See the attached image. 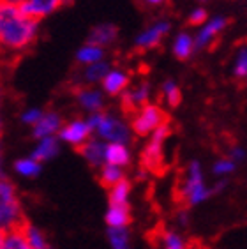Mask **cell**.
I'll return each instance as SVG.
<instances>
[{
  "label": "cell",
  "instance_id": "cell-1",
  "mask_svg": "<svg viewBox=\"0 0 247 249\" xmlns=\"http://www.w3.org/2000/svg\"><path fill=\"white\" fill-rule=\"evenodd\" d=\"M39 21L29 18L19 5L0 0V46L11 52H23L37 39Z\"/></svg>",
  "mask_w": 247,
  "mask_h": 249
},
{
  "label": "cell",
  "instance_id": "cell-2",
  "mask_svg": "<svg viewBox=\"0 0 247 249\" xmlns=\"http://www.w3.org/2000/svg\"><path fill=\"white\" fill-rule=\"evenodd\" d=\"M90 125L92 133L105 143H127L131 140V125L122 119V117L111 115V113H103V111H95L90 113L87 119Z\"/></svg>",
  "mask_w": 247,
  "mask_h": 249
},
{
  "label": "cell",
  "instance_id": "cell-3",
  "mask_svg": "<svg viewBox=\"0 0 247 249\" xmlns=\"http://www.w3.org/2000/svg\"><path fill=\"white\" fill-rule=\"evenodd\" d=\"M23 221V209L18 191L7 178H0V231L18 230Z\"/></svg>",
  "mask_w": 247,
  "mask_h": 249
},
{
  "label": "cell",
  "instance_id": "cell-4",
  "mask_svg": "<svg viewBox=\"0 0 247 249\" xmlns=\"http://www.w3.org/2000/svg\"><path fill=\"white\" fill-rule=\"evenodd\" d=\"M212 195V187L205 180L203 166L200 161H191L185 170L184 182L180 186V198L187 205H201Z\"/></svg>",
  "mask_w": 247,
  "mask_h": 249
},
{
  "label": "cell",
  "instance_id": "cell-5",
  "mask_svg": "<svg viewBox=\"0 0 247 249\" xmlns=\"http://www.w3.org/2000/svg\"><path fill=\"white\" fill-rule=\"evenodd\" d=\"M170 138V127L166 124L159 125L154 133L148 134V142L143 147L141 152V164L143 170H159L162 166V158H164V143Z\"/></svg>",
  "mask_w": 247,
  "mask_h": 249
},
{
  "label": "cell",
  "instance_id": "cell-6",
  "mask_svg": "<svg viewBox=\"0 0 247 249\" xmlns=\"http://www.w3.org/2000/svg\"><path fill=\"white\" fill-rule=\"evenodd\" d=\"M164 111L159 105H152V103H147V105L140 106L136 113H134L133 120H131V131L140 136H148L150 133L159 127V125L164 124Z\"/></svg>",
  "mask_w": 247,
  "mask_h": 249
},
{
  "label": "cell",
  "instance_id": "cell-7",
  "mask_svg": "<svg viewBox=\"0 0 247 249\" xmlns=\"http://www.w3.org/2000/svg\"><path fill=\"white\" fill-rule=\"evenodd\" d=\"M228 27V19L224 16H214V18H209L203 25H200V30L194 37V48L196 50H203L209 48L210 44L215 43V39L224 32V29Z\"/></svg>",
  "mask_w": 247,
  "mask_h": 249
},
{
  "label": "cell",
  "instance_id": "cell-8",
  "mask_svg": "<svg viewBox=\"0 0 247 249\" xmlns=\"http://www.w3.org/2000/svg\"><path fill=\"white\" fill-rule=\"evenodd\" d=\"M58 134H60L58 140L64 142V143L72 145V147H81L87 140L92 138V129L87 120L74 119V120H69L67 124H62Z\"/></svg>",
  "mask_w": 247,
  "mask_h": 249
},
{
  "label": "cell",
  "instance_id": "cell-9",
  "mask_svg": "<svg viewBox=\"0 0 247 249\" xmlns=\"http://www.w3.org/2000/svg\"><path fill=\"white\" fill-rule=\"evenodd\" d=\"M171 25L170 21L166 19H159L156 23H152L150 27H147L145 30L138 34V37H136V46L140 50H152L156 46L162 43V39L166 37L168 34H170Z\"/></svg>",
  "mask_w": 247,
  "mask_h": 249
},
{
  "label": "cell",
  "instance_id": "cell-10",
  "mask_svg": "<svg viewBox=\"0 0 247 249\" xmlns=\"http://www.w3.org/2000/svg\"><path fill=\"white\" fill-rule=\"evenodd\" d=\"M150 97H152V87H150V83L141 82L136 87L125 89L122 92V105L127 110H138L140 106L147 105Z\"/></svg>",
  "mask_w": 247,
  "mask_h": 249
},
{
  "label": "cell",
  "instance_id": "cell-11",
  "mask_svg": "<svg viewBox=\"0 0 247 249\" xmlns=\"http://www.w3.org/2000/svg\"><path fill=\"white\" fill-rule=\"evenodd\" d=\"M62 4H64V0H25L23 4H19V9L29 18L39 21L41 18L53 15Z\"/></svg>",
  "mask_w": 247,
  "mask_h": 249
},
{
  "label": "cell",
  "instance_id": "cell-12",
  "mask_svg": "<svg viewBox=\"0 0 247 249\" xmlns=\"http://www.w3.org/2000/svg\"><path fill=\"white\" fill-rule=\"evenodd\" d=\"M129 82L131 78L124 69L120 67H109V71L106 72V76L103 78V90L108 96H122V92L129 89Z\"/></svg>",
  "mask_w": 247,
  "mask_h": 249
},
{
  "label": "cell",
  "instance_id": "cell-13",
  "mask_svg": "<svg viewBox=\"0 0 247 249\" xmlns=\"http://www.w3.org/2000/svg\"><path fill=\"white\" fill-rule=\"evenodd\" d=\"M62 124H64V120H62V117L58 115L57 111H46V113L43 111L41 119L32 127V133L35 136V140L48 138V136H57Z\"/></svg>",
  "mask_w": 247,
  "mask_h": 249
},
{
  "label": "cell",
  "instance_id": "cell-14",
  "mask_svg": "<svg viewBox=\"0 0 247 249\" xmlns=\"http://www.w3.org/2000/svg\"><path fill=\"white\" fill-rule=\"evenodd\" d=\"M58 154H60V140L57 136H48V138L37 140V143L32 150V158L43 164L55 159Z\"/></svg>",
  "mask_w": 247,
  "mask_h": 249
},
{
  "label": "cell",
  "instance_id": "cell-15",
  "mask_svg": "<svg viewBox=\"0 0 247 249\" xmlns=\"http://www.w3.org/2000/svg\"><path fill=\"white\" fill-rule=\"evenodd\" d=\"M76 101L78 105L83 108L88 113H95V111H101L103 106H105V97H103V92L94 89V87H83L76 92Z\"/></svg>",
  "mask_w": 247,
  "mask_h": 249
},
{
  "label": "cell",
  "instance_id": "cell-16",
  "mask_svg": "<svg viewBox=\"0 0 247 249\" xmlns=\"http://www.w3.org/2000/svg\"><path fill=\"white\" fill-rule=\"evenodd\" d=\"M133 159L127 143H106L105 145V163L113 166L125 168Z\"/></svg>",
  "mask_w": 247,
  "mask_h": 249
},
{
  "label": "cell",
  "instance_id": "cell-17",
  "mask_svg": "<svg viewBox=\"0 0 247 249\" xmlns=\"http://www.w3.org/2000/svg\"><path fill=\"white\" fill-rule=\"evenodd\" d=\"M105 142L99 138H88L81 145V156L90 166L99 168L105 164Z\"/></svg>",
  "mask_w": 247,
  "mask_h": 249
},
{
  "label": "cell",
  "instance_id": "cell-18",
  "mask_svg": "<svg viewBox=\"0 0 247 249\" xmlns=\"http://www.w3.org/2000/svg\"><path fill=\"white\" fill-rule=\"evenodd\" d=\"M117 36H119V30H117L115 25L101 23L92 29L90 36H88V43H94L97 46H101V48H105V46L113 43L115 39H117Z\"/></svg>",
  "mask_w": 247,
  "mask_h": 249
},
{
  "label": "cell",
  "instance_id": "cell-19",
  "mask_svg": "<svg viewBox=\"0 0 247 249\" xmlns=\"http://www.w3.org/2000/svg\"><path fill=\"white\" fill-rule=\"evenodd\" d=\"M105 221L108 228H124V226H127L129 221H131L129 205H113V203H109L108 211L105 214Z\"/></svg>",
  "mask_w": 247,
  "mask_h": 249
},
{
  "label": "cell",
  "instance_id": "cell-20",
  "mask_svg": "<svg viewBox=\"0 0 247 249\" xmlns=\"http://www.w3.org/2000/svg\"><path fill=\"white\" fill-rule=\"evenodd\" d=\"M194 37L187 32H178L173 39V44H171V52L176 58L180 60H185L189 58L194 52Z\"/></svg>",
  "mask_w": 247,
  "mask_h": 249
},
{
  "label": "cell",
  "instance_id": "cell-21",
  "mask_svg": "<svg viewBox=\"0 0 247 249\" xmlns=\"http://www.w3.org/2000/svg\"><path fill=\"white\" fill-rule=\"evenodd\" d=\"M21 235H23L25 242L30 249H50V244H48L46 233H44L41 228H37L35 225H25Z\"/></svg>",
  "mask_w": 247,
  "mask_h": 249
},
{
  "label": "cell",
  "instance_id": "cell-22",
  "mask_svg": "<svg viewBox=\"0 0 247 249\" xmlns=\"http://www.w3.org/2000/svg\"><path fill=\"white\" fill-rule=\"evenodd\" d=\"M76 60L83 67L95 62H101V60H105V48H101V46H97L94 43L83 44L76 53Z\"/></svg>",
  "mask_w": 247,
  "mask_h": 249
},
{
  "label": "cell",
  "instance_id": "cell-23",
  "mask_svg": "<svg viewBox=\"0 0 247 249\" xmlns=\"http://www.w3.org/2000/svg\"><path fill=\"white\" fill-rule=\"evenodd\" d=\"M41 170H43V164L35 161L32 156L21 158L15 163V172L23 178H35L41 173Z\"/></svg>",
  "mask_w": 247,
  "mask_h": 249
},
{
  "label": "cell",
  "instance_id": "cell-24",
  "mask_svg": "<svg viewBox=\"0 0 247 249\" xmlns=\"http://www.w3.org/2000/svg\"><path fill=\"white\" fill-rule=\"evenodd\" d=\"M108 242L111 249H131V233H129L127 226L108 228Z\"/></svg>",
  "mask_w": 247,
  "mask_h": 249
},
{
  "label": "cell",
  "instance_id": "cell-25",
  "mask_svg": "<svg viewBox=\"0 0 247 249\" xmlns=\"http://www.w3.org/2000/svg\"><path fill=\"white\" fill-rule=\"evenodd\" d=\"M129 196H131V184L125 178L109 187V203L113 205H129Z\"/></svg>",
  "mask_w": 247,
  "mask_h": 249
},
{
  "label": "cell",
  "instance_id": "cell-26",
  "mask_svg": "<svg viewBox=\"0 0 247 249\" xmlns=\"http://www.w3.org/2000/svg\"><path fill=\"white\" fill-rule=\"evenodd\" d=\"M109 64L106 60H101V62H95L90 64V66H85V71H83V80L87 83H101L103 82V78L106 76V72L109 71Z\"/></svg>",
  "mask_w": 247,
  "mask_h": 249
},
{
  "label": "cell",
  "instance_id": "cell-27",
  "mask_svg": "<svg viewBox=\"0 0 247 249\" xmlns=\"http://www.w3.org/2000/svg\"><path fill=\"white\" fill-rule=\"evenodd\" d=\"M0 249H30L19 230L0 231Z\"/></svg>",
  "mask_w": 247,
  "mask_h": 249
},
{
  "label": "cell",
  "instance_id": "cell-28",
  "mask_svg": "<svg viewBox=\"0 0 247 249\" xmlns=\"http://www.w3.org/2000/svg\"><path fill=\"white\" fill-rule=\"evenodd\" d=\"M99 172V178L101 182L105 184V186L111 187L115 186L117 182H120L124 178V168H119V166H113V164H103Z\"/></svg>",
  "mask_w": 247,
  "mask_h": 249
},
{
  "label": "cell",
  "instance_id": "cell-29",
  "mask_svg": "<svg viewBox=\"0 0 247 249\" xmlns=\"http://www.w3.org/2000/svg\"><path fill=\"white\" fill-rule=\"evenodd\" d=\"M161 94H162V99H164V103H166L168 106H171V108H175V106L178 105V103H180V99H182L180 89H178L176 82H173V80H166V82L162 83Z\"/></svg>",
  "mask_w": 247,
  "mask_h": 249
},
{
  "label": "cell",
  "instance_id": "cell-30",
  "mask_svg": "<svg viewBox=\"0 0 247 249\" xmlns=\"http://www.w3.org/2000/svg\"><path fill=\"white\" fill-rule=\"evenodd\" d=\"M161 248L162 249H189L185 239L178 231L168 230L161 235Z\"/></svg>",
  "mask_w": 247,
  "mask_h": 249
},
{
  "label": "cell",
  "instance_id": "cell-31",
  "mask_svg": "<svg viewBox=\"0 0 247 249\" xmlns=\"http://www.w3.org/2000/svg\"><path fill=\"white\" fill-rule=\"evenodd\" d=\"M233 76L244 80L247 76V48L240 46L233 58Z\"/></svg>",
  "mask_w": 247,
  "mask_h": 249
},
{
  "label": "cell",
  "instance_id": "cell-32",
  "mask_svg": "<svg viewBox=\"0 0 247 249\" xmlns=\"http://www.w3.org/2000/svg\"><path fill=\"white\" fill-rule=\"evenodd\" d=\"M235 170H237V163L231 161L229 158H221L212 164V173H214L215 177H221V178L231 175Z\"/></svg>",
  "mask_w": 247,
  "mask_h": 249
},
{
  "label": "cell",
  "instance_id": "cell-33",
  "mask_svg": "<svg viewBox=\"0 0 247 249\" xmlns=\"http://www.w3.org/2000/svg\"><path fill=\"white\" fill-rule=\"evenodd\" d=\"M207 19H209V13H207L205 7H196V9L191 11V15H189V23L191 25L200 27V25H203Z\"/></svg>",
  "mask_w": 247,
  "mask_h": 249
},
{
  "label": "cell",
  "instance_id": "cell-34",
  "mask_svg": "<svg viewBox=\"0 0 247 249\" xmlns=\"http://www.w3.org/2000/svg\"><path fill=\"white\" fill-rule=\"evenodd\" d=\"M41 115H43V110H39V108H29V110H25L23 113H21V122L34 127L35 122L41 119Z\"/></svg>",
  "mask_w": 247,
  "mask_h": 249
},
{
  "label": "cell",
  "instance_id": "cell-35",
  "mask_svg": "<svg viewBox=\"0 0 247 249\" xmlns=\"http://www.w3.org/2000/svg\"><path fill=\"white\" fill-rule=\"evenodd\" d=\"M229 159H231V161H235V163H242L244 159H246V149H244V147H233L231 150H229V156H228Z\"/></svg>",
  "mask_w": 247,
  "mask_h": 249
},
{
  "label": "cell",
  "instance_id": "cell-36",
  "mask_svg": "<svg viewBox=\"0 0 247 249\" xmlns=\"http://www.w3.org/2000/svg\"><path fill=\"white\" fill-rule=\"evenodd\" d=\"M176 219H178V223H180L182 226H185L187 223H189V214H187V211H182L178 216H176Z\"/></svg>",
  "mask_w": 247,
  "mask_h": 249
},
{
  "label": "cell",
  "instance_id": "cell-37",
  "mask_svg": "<svg viewBox=\"0 0 247 249\" xmlns=\"http://www.w3.org/2000/svg\"><path fill=\"white\" fill-rule=\"evenodd\" d=\"M145 4H148V5H161V4H164V0H143Z\"/></svg>",
  "mask_w": 247,
  "mask_h": 249
},
{
  "label": "cell",
  "instance_id": "cell-38",
  "mask_svg": "<svg viewBox=\"0 0 247 249\" xmlns=\"http://www.w3.org/2000/svg\"><path fill=\"white\" fill-rule=\"evenodd\" d=\"M4 2H9V4H16V5H19V4H23L25 0H4Z\"/></svg>",
  "mask_w": 247,
  "mask_h": 249
},
{
  "label": "cell",
  "instance_id": "cell-39",
  "mask_svg": "<svg viewBox=\"0 0 247 249\" xmlns=\"http://www.w3.org/2000/svg\"><path fill=\"white\" fill-rule=\"evenodd\" d=\"M2 101H4V87L0 83V105H2Z\"/></svg>",
  "mask_w": 247,
  "mask_h": 249
},
{
  "label": "cell",
  "instance_id": "cell-40",
  "mask_svg": "<svg viewBox=\"0 0 247 249\" xmlns=\"http://www.w3.org/2000/svg\"><path fill=\"white\" fill-rule=\"evenodd\" d=\"M0 178H5V173H4V170H2V164H0Z\"/></svg>",
  "mask_w": 247,
  "mask_h": 249
},
{
  "label": "cell",
  "instance_id": "cell-41",
  "mask_svg": "<svg viewBox=\"0 0 247 249\" xmlns=\"http://www.w3.org/2000/svg\"><path fill=\"white\" fill-rule=\"evenodd\" d=\"M2 127H4V120H2V115H0V133H2Z\"/></svg>",
  "mask_w": 247,
  "mask_h": 249
},
{
  "label": "cell",
  "instance_id": "cell-42",
  "mask_svg": "<svg viewBox=\"0 0 247 249\" xmlns=\"http://www.w3.org/2000/svg\"><path fill=\"white\" fill-rule=\"evenodd\" d=\"M198 2H207V0H198Z\"/></svg>",
  "mask_w": 247,
  "mask_h": 249
},
{
  "label": "cell",
  "instance_id": "cell-43",
  "mask_svg": "<svg viewBox=\"0 0 247 249\" xmlns=\"http://www.w3.org/2000/svg\"><path fill=\"white\" fill-rule=\"evenodd\" d=\"M64 2H67V0H64Z\"/></svg>",
  "mask_w": 247,
  "mask_h": 249
}]
</instances>
